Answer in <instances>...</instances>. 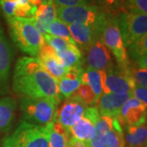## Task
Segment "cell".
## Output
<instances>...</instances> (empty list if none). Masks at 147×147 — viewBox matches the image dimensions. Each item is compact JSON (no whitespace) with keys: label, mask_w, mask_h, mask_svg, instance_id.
<instances>
[{"label":"cell","mask_w":147,"mask_h":147,"mask_svg":"<svg viewBox=\"0 0 147 147\" xmlns=\"http://www.w3.org/2000/svg\"><path fill=\"white\" fill-rule=\"evenodd\" d=\"M12 86L14 92L21 97L46 98L57 105L61 99L57 81L47 73L38 57H22L18 59Z\"/></svg>","instance_id":"cell-1"},{"label":"cell","mask_w":147,"mask_h":147,"mask_svg":"<svg viewBox=\"0 0 147 147\" xmlns=\"http://www.w3.org/2000/svg\"><path fill=\"white\" fill-rule=\"evenodd\" d=\"M12 41L21 52L30 57H38V51L43 43V37L34 26L31 18H7Z\"/></svg>","instance_id":"cell-2"},{"label":"cell","mask_w":147,"mask_h":147,"mask_svg":"<svg viewBox=\"0 0 147 147\" xmlns=\"http://www.w3.org/2000/svg\"><path fill=\"white\" fill-rule=\"evenodd\" d=\"M3 147H49L47 126L20 122L13 132L3 140Z\"/></svg>","instance_id":"cell-3"},{"label":"cell","mask_w":147,"mask_h":147,"mask_svg":"<svg viewBox=\"0 0 147 147\" xmlns=\"http://www.w3.org/2000/svg\"><path fill=\"white\" fill-rule=\"evenodd\" d=\"M57 18L66 25L79 23L87 26H92L101 29L107 17L108 13L102 7L95 4L68 7H56Z\"/></svg>","instance_id":"cell-4"},{"label":"cell","mask_w":147,"mask_h":147,"mask_svg":"<svg viewBox=\"0 0 147 147\" xmlns=\"http://www.w3.org/2000/svg\"><path fill=\"white\" fill-rule=\"evenodd\" d=\"M19 103L24 120L28 123L44 127L56 117L57 105L49 99L21 97Z\"/></svg>","instance_id":"cell-5"},{"label":"cell","mask_w":147,"mask_h":147,"mask_svg":"<svg viewBox=\"0 0 147 147\" xmlns=\"http://www.w3.org/2000/svg\"><path fill=\"white\" fill-rule=\"evenodd\" d=\"M100 40L113 53L119 67H124L131 63L123 42L116 16L110 15L107 17L100 29Z\"/></svg>","instance_id":"cell-6"},{"label":"cell","mask_w":147,"mask_h":147,"mask_svg":"<svg viewBox=\"0 0 147 147\" xmlns=\"http://www.w3.org/2000/svg\"><path fill=\"white\" fill-rule=\"evenodd\" d=\"M116 18L125 47L147 35V14L123 10Z\"/></svg>","instance_id":"cell-7"},{"label":"cell","mask_w":147,"mask_h":147,"mask_svg":"<svg viewBox=\"0 0 147 147\" xmlns=\"http://www.w3.org/2000/svg\"><path fill=\"white\" fill-rule=\"evenodd\" d=\"M130 64L126 67L100 71L103 93H131L136 85L129 74Z\"/></svg>","instance_id":"cell-8"},{"label":"cell","mask_w":147,"mask_h":147,"mask_svg":"<svg viewBox=\"0 0 147 147\" xmlns=\"http://www.w3.org/2000/svg\"><path fill=\"white\" fill-rule=\"evenodd\" d=\"M88 106L75 95H72L65 100L56 113L55 119L66 128L77 123L83 117Z\"/></svg>","instance_id":"cell-9"},{"label":"cell","mask_w":147,"mask_h":147,"mask_svg":"<svg viewBox=\"0 0 147 147\" xmlns=\"http://www.w3.org/2000/svg\"><path fill=\"white\" fill-rule=\"evenodd\" d=\"M116 119L123 130L125 126H138L146 123V105L131 97L122 106Z\"/></svg>","instance_id":"cell-10"},{"label":"cell","mask_w":147,"mask_h":147,"mask_svg":"<svg viewBox=\"0 0 147 147\" xmlns=\"http://www.w3.org/2000/svg\"><path fill=\"white\" fill-rule=\"evenodd\" d=\"M83 51L89 68L101 71L115 67L110 52L100 39L96 40Z\"/></svg>","instance_id":"cell-11"},{"label":"cell","mask_w":147,"mask_h":147,"mask_svg":"<svg viewBox=\"0 0 147 147\" xmlns=\"http://www.w3.org/2000/svg\"><path fill=\"white\" fill-rule=\"evenodd\" d=\"M11 61V47L0 23V94L5 93L8 88Z\"/></svg>","instance_id":"cell-12"},{"label":"cell","mask_w":147,"mask_h":147,"mask_svg":"<svg viewBox=\"0 0 147 147\" xmlns=\"http://www.w3.org/2000/svg\"><path fill=\"white\" fill-rule=\"evenodd\" d=\"M70 36L76 45L84 50L90 44L100 39V29L92 26H87L79 23L68 25Z\"/></svg>","instance_id":"cell-13"},{"label":"cell","mask_w":147,"mask_h":147,"mask_svg":"<svg viewBox=\"0 0 147 147\" xmlns=\"http://www.w3.org/2000/svg\"><path fill=\"white\" fill-rule=\"evenodd\" d=\"M47 126L49 147H69V142L72 137L69 128L62 126L55 119Z\"/></svg>","instance_id":"cell-14"},{"label":"cell","mask_w":147,"mask_h":147,"mask_svg":"<svg viewBox=\"0 0 147 147\" xmlns=\"http://www.w3.org/2000/svg\"><path fill=\"white\" fill-rule=\"evenodd\" d=\"M16 102L11 96L0 98V132H7L11 129L15 119Z\"/></svg>","instance_id":"cell-15"},{"label":"cell","mask_w":147,"mask_h":147,"mask_svg":"<svg viewBox=\"0 0 147 147\" xmlns=\"http://www.w3.org/2000/svg\"><path fill=\"white\" fill-rule=\"evenodd\" d=\"M114 118L110 116H101L95 123L93 136L88 142L89 147H104L105 136L113 127Z\"/></svg>","instance_id":"cell-16"},{"label":"cell","mask_w":147,"mask_h":147,"mask_svg":"<svg viewBox=\"0 0 147 147\" xmlns=\"http://www.w3.org/2000/svg\"><path fill=\"white\" fill-rule=\"evenodd\" d=\"M125 135H123L124 143L128 147H146V123L138 126H125Z\"/></svg>","instance_id":"cell-17"},{"label":"cell","mask_w":147,"mask_h":147,"mask_svg":"<svg viewBox=\"0 0 147 147\" xmlns=\"http://www.w3.org/2000/svg\"><path fill=\"white\" fill-rule=\"evenodd\" d=\"M57 59L60 63L67 69L82 67L84 63V57L81 50L77 45L73 44L63 52L58 53Z\"/></svg>","instance_id":"cell-18"},{"label":"cell","mask_w":147,"mask_h":147,"mask_svg":"<svg viewBox=\"0 0 147 147\" xmlns=\"http://www.w3.org/2000/svg\"><path fill=\"white\" fill-rule=\"evenodd\" d=\"M95 123L94 121L84 116L77 123L69 127V131L70 135L74 138L84 142H89L94 133Z\"/></svg>","instance_id":"cell-19"},{"label":"cell","mask_w":147,"mask_h":147,"mask_svg":"<svg viewBox=\"0 0 147 147\" xmlns=\"http://www.w3.org/2000/svg\"><path fill=\"white\" fill-rule=\"evenodd\" d=\"M80 82L81 84L89 85L90 88L96 95V99H98L100 95L103 93L101 77L99 70L88 67L86 70H84V73L80 79Z\"/></svg>","instance_id":"cell-20"},{"label":"cell","mask_w":147,"mask_h":147,"mask_svg":"<svg viewBox=\"0 0 147 147\" xmlns=\"http://www.w3.org/2000/svg\"><path fill=\"white\" fill-rule=\"evenodd\" d=\"M34 18L41 23L47 30L48 26L57 18V9L53 1L38 6Z\"/></svg>","instance_id":"cell-21"},{"label":"cell","mask_w":147,"mask_h":147,"mask_svg":"<svg viewBox=\"0 0 147 147\" xmlns=\"http://www.w3.org/2000/svg\"><path fill=\"white\" fill-rule=\"evenodd\" d=\"M38 60L40 61L43 68L46 69L47 73L57 81L64 78L67 74L69 69L64 67L58 61L57 57H46Z\"/></svg>","instance_id":"cell-22"},{"label":"cell","mask_w":147,"mask_h":147,"mask_svg":"<svg viewBox=\"0 0 147 147\" xmlns=\"http://www.w3.org/2000/svg\"><path fill=\"white\" fill-rule=\"evenodd\" d=\"M123 130L116 118L113 119V127L106 133L104 147H124Z\"/></svg>","instance_id":"cell-23"},{"label":"cell","mask_w":147,"mask_h":147,"mask_svg":"<svg viewBox=\"0 0 147 147\" xmlns=\"http://www.w3.org/2000/svg\"><path fill=\"white\" fill-rule=\"evenodd\" d=\"M47 34L53 35V36L58 37L61 38H63L65 40H66L67 42L71 43V44H75V42H74L72 38L70 36V34L69 31L68 25L65 24L64 22L60 21L59 19L56 18L54 21L48 26L47 27Z\"/></svg>","instance_id":"cell-24"},{"label":"cell","mask_w":147,"mask_h":147,"mask_svg":"<svg viewBox=\"0 0 147 147\" xmlns=\"http://www.w3.org/2000/svg\"><path fill=\"white\" fill-rule=\"evenodd\" d=\"M126 50L128 58L130 57L134 61H137L139 59L146 57L147 35L127 46L126 47Z\"/></svg>","instance_id":"cell-25"},{"label":"cell","mask_w":147,"mask_h":147,"mask_svg":"<svg viewBox=\"0 0 147 147\" xmlns=\"http://www.w3.org/2000/svg\"><path fill=\"white\" fill-rule=\"evenodd\" d=\"M80 84V79H72L64 77L57 81L59 94L67 99L77 91Z\"/></svg>","instance_id":"cell-26"},{"label":"cell","mask_w":147,"mask_h":147,"mask_svg":"<svg viewBox=\"0 0 147 147\" xmlns=\"http://www.w3.org/2000/svg\"><path fill=\"white\" fill-rule=\"evenodd\" d=\"M37 7H38L31 5L28 0H19L16 3L14 16L22 18H32L35 15Z\"/></svg>","instance_id":"cell-27"},{"label":"cell","mask_w":147,"mask_h":147,"mask_svg":"<svg viewBox=\"0 0 147 147\" xmlns=\"http://www.w3.org/2000/svg\"><path fill=\"white\" fill-rule=\"evenodd\" d=\"M73 95L77 96L79 99H81L84 101L87 106L96 105V100H97L93 91L92 90L89 85H88V84H80L79 88Z\"/></svg>","instance_id":"cell-28"},{"label":"cell","mask_w":147,"mask_h":147,"mask_svg":"<svg viewBox=\"0 0 147 147\" xmlns=\"http://www.w3.org/2000/svg\"><path fill=\"white\" fill-rule=\"evenodd\" d=\"M129 74L136 86L147 88L146 69L140 68L136 64L134 65H131V64H130Z\"/></svg>","instance_id":"cell-29"},{"label":"cell","mask_w":147,"mask_h":147,"mask_svg":"<svg viewBox=\"0 0 147 147\" xmlns=\"http://www.w3.org/2000/svg\"><path fill=\"white\" fill-rule=\"evenodd\" d=\"M123 10L133 13L146 14L147 0H123Z\"/></svg>","instance_id":"cell-30"},{"label":"cell","mask_w":147,"mask_h":147,"mask_svg":"<svg viewBox=\"0 0 147 147\" xmlns=\"http://www.w3.org/2000/svg\"><path fill=\"white\" fill-rule=\"evenodd\" d=\"M42 37H43L44 42H47V44L50 45L51 47H53L56 50L57 54L63 52L64 50L67 49L70 45H72L71 43L68 42L63 38L53 36V35H50L48 34H45L44 35H42ZM73 45H74V44H73Z\"/></svg>","instance_id":"cell-31"},{"label":"cell","mask_w":147,"mask_h":147,"mask_svg":"<svg viewBox=\"0 0 147 147\" xmlns=\"http://www.w3.org/2000/svg\"><path fill=\"white\" fill-rule=\"evenodd\" d=\"M94 0H53V4L56 7H68L74 6L93 4Z\"/></svg>","instance_id":"cell-32"},{"label":"cell","mask_w":147,"mask_h":147,"mask_svg":"<svg viewBox=\"0 0 147 147\" xmlns=\"http://www.w3.org/2000/svg\"><path fill=\"white\" fill-rule=\"evenodd\" d=\"M104 7H102L108 13L112 11L123 10V0H101Z\"/></svg>","instance_id":"cell-33"},{"label":"cell","mask_w":147,"mask_h":147,"mask_svg":"<svg viewBox=\"0 0 147 147\" xmlns=\"http://www.w3.org/2000/svg\"><path fill=\"white\" fill-rule=\"evenodd\" d=\"M46 57H57V53L53 47L48 45L47 42H45L43 40V43L38 51V58L42 59V58Z\"/></svg>","instance_id":"cell-34"},{"label":"cell","mask_w":147,"mask_h":147,"mask_svg":"<svg viewBox=\"0 0 147 147\" xmlns=\"http://www.w3.org/2000/svg\"><path fill=\"white\" fill-rule=\"evenodd\" d=\"M132 97L142 102L143 105H147V90L146 88L141 86H135L131 92Z\"/></svg>","instance_id":"cell-35"},{"label":"cell","mask_w":147,"mask_h":147,"mask_svg":"<svg viewBox=\"0 0 147 147\" xmlns=\"http://www.w3.org/2000/svg\"><path fill=\"white\" fill-rule=\"evenodd\" d=\"M0 6L7 18L13 17L16 7V3L7 2L5 0H0Z\"/></svg>","instance_id":"cell-36"},{"label":"cell","mask_w":147,"mask_h":147,"mask_svg":"<svg viewBox=\"0 0 147 147\" xmlns=\"http://www.w3.org/2000/svg\"><path fill=\"white\" fill-rule=\"evenodd\" d=\"M69 147H89V145L88 142H84L72 137L69 142Z\"/></svg>","instance_id":"cell-37"},{"label":"cell","mask_w":147,"mask_h":147,"mask_svg":"<svg viewBox=\"0 0 147 147\" xmlns=\"http://www.w3.org/2000/svg\"><path fill=\"white\" fill-rule=\"evenodd\" d=\"M39 1H40L41 4H45V3H47L49 2H52L53 0H39Z\"/></svg>","instance_id":"cell-38"},{"label":"cell","mask_w":147,"mask_h":147,"mask_svg":"<svg viewBox=\"0 0 147 147\" xmlns=\"http://www.w3.org/2000/svg\"><path fill=\"white\" fill-rule=\"evenodd\" d=\"M5 1H7V2H12V3H16V2L19 1V0H5Z\"/></svg>","instance_id":"cell-39"}]
</instances>
